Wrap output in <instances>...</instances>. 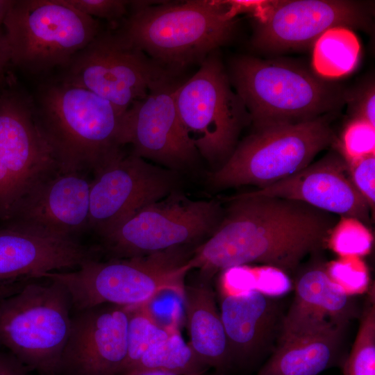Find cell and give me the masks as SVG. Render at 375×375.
I'll return each mask as SVG.
<instances>
[{
    "instance_id": "obj_1",
    "label": "cell",
    "mask_w": 375,
    "mask_h": 375,
    "mask_svg": "<svg viewBox=\"0 0 375 375\" xmlns=\"http://www.w3.org/2000/svg\"><path fill=\"white\" fill-rule=\"evenodd\" d=\"M229 201L219 225L189 260L201 279L210 281L219 272L250 263L292 272L322 248L336 224L330 212L301 201L248 192Z\"/></svg>"
},
{
    "instance_id": "obj_2",
    "label": "cell",
    "mask_w": 375,
    "mask_h": 375,
    "mask_svg": "<svg viewBox=\"0 0 375 375\" xmlns=\"http://www.w3.org/2000/svg\"><path fill=\"white\" fill-rule=\"evenodd\" d=\"M238 3L210 0L131 1L116 30L160 65L178 76L200 65L230 42L235 32Z\"/></svg>"
},
{
    "instance_id": "obj_3",
    "label": "cell",
    "mask_w": 375,
    "mask_h": 375,
    "mask_svg": "<svg viewBox=\"0 0 375 375\" xmlns=\"http://www.w3.org/2000/svg\"><path fill=\"white\" fill-rule=\"evenodd\" d=\"M38 126L62 172L93 173L122 151V116L108 101L59 79L32 97Z\"/></svg>"
},
{
    "instance_id": "obj_4",
    "label": "cell",
    "mask_w": 375,
    "mask_h": 375,
    "mask_svg": "<svg viewBox=\"0 0 375 375\" xmlns=\"http://www.w3.org/2000/svg\"><path fill=\"white\" fill-rule=\"evenodd\" d=\"M193 250L181 247L146 256L90 260L74 271L45 272L35 278L63 285L70 294L72 311L106 303L122 306L150 303L165 292L183 299Z\"/></svg>"
},
{
    "instance_id": "obj_5",
    "label": "cell",
    "mask_w": 375,
    "mask_h": 375,
    "mask_svg": "<svg viewBox=\"0 0 375 375\" xmlns=\"http://www.w3.org/2000/svg\"><path fill=\"white\" fill-rule=\"evenodd\" d=\"M228 77L256 130L312 120L344 104L342 87L290 63L241 56Z\"/></svg>"
},
{
    "instance_id": "obj_6",
    "label": "cell",
    "mask_w": 375,
    "mask_h": 375,
    "mask_svg": "<svg viewBox=\"0 0 375 375\" xmlns=\"http://www.w3.org/2000/svg\"><path fill=\"white\" fill-rule=\"evenodd\" d=\"M46 279L30 278L20 291L0 301V347L31 372L57 375L72 305L63 285Z\"/></svg>"
},
{
    "instance_id": "obj_7",
    "label": "cell",
    "mask_w": 375,
    "mask_h": 375,
    "mask_svg": "<svg viewBox=\"0 0 375 375\" xmlns=\"http://www.w3.org/2000/svg\"><path fill=\"white\" fill-rule=\"evenodd\" d=\"M3 26L10 64L33 74L64 69L101 31L64 0H12Z\"/></svg>"
},
{
    "instance_id": "obj_8",
    "label": "cell",
    "mask_w": 375,
    "mask_h": 375,
    "mask_svg": "<svg viewBox=\"0 0 375 375\" xmlns=\"http://www.w3.org/2000/svg\"><path fill=\"white\" fill-rule=\"evenodd\" d=\"M329 119L327 114L256 130L210 175V183L217 188L255 185L261 189L297 173L335 142Z\"/></svg>"
},
{
    "instance_id": "obj_9",
    "label": "cell",
    "mask_w": 375,
    "mask_h": 375,
    "mask_svg": "<svg viewBox=\"0 0 375 375\" xmlns=\"http://www.w3.org/2000/svg\"><path fill=\"white\" fill-rule=\"evenodd\" d=\"M58 172L36 123L32 97L6 76L0 91V219L11 222L26 199Z\"/></svg>"
},
{
    "instance_id": "obj_10",
    "label": "cell",
    "mask_w": 375,
    "mask_h": 375,
    "mask_svg": "<svg viewBox=\"0 0 375 375\" xmlns=\"http://www.w3.org/2000/svg\"><path fill=\"white\" fill-rule=\"evenodd\" d=\"M216 53L208 55L174 92L177 112L188 138L210 162L227 160L241 129L250 121Z\"/></svg>"
},
{
    "instance_id": "obj_11",
    "label": "cell",
    "mask_w": 375,
    "mask_h": 375,
    "mask_svg": "<svg viewBox=\"0 0 375 375\" xmlns=\"http://www.w3.org/2000/svg\"><path fill=\"white\" fill-rule=\"evenodd\" d=\"M62 69L60 80L104 99L121 115L154 85L178 76L116 29L101 30Z\"/></svg>"
},
{
    "instance_id": "obj_12",
    "label": "cell",
    "mask_w": 375,
    "mask_h": 375,
    "mask_svg": "<svg viewBox=\"0 0 375 375\" xmlns=\"http://www.w3.org/2000/svg\"><path fill=\"white\" fill-rule=\"evenodd\" d=\"M215 201L191 200L174 190L142 208L97 246L108 259L146 256L190 247L214 232L222 218Z\"/></svg>"
},
{
    "instance_id": "obj_13",
    "label": "cell",
    "mask_w": 375,
    "mask_h": 375,
    "mask_svg": "<svg viewBox=\"0 0 375 375\" xmlns=\"http://www.w3.org/2000/svg\"><path fill=\"white\" fill-rule=\"evenodd\" d=\"M94 175L90 188L89 229L101 238L142 208L176 190L177 181L174 172L123 151Z\"/></svg>"
},
{
    "instance_id": "obj_14",
    "label": "cell",
    "mask_w": 375,
    "mask_h": 375,
    "mask_svg": "<svg viewBox=\"0 0 375 375\" xmlns=\"http://www.w3.org/2000/svg\"><path fill=\"white\" fill-rule=\"evenodd\" d=\"M370 18L362 3L347 0L261 1L256 8L251 43L270 52L313 46L335 27L366 29Z\"/></svg>"
},
{
    "instance_id": "obj_15",
    "label": "cell",
    "mask_w": 375,
    "mask_h": 375,
    "mask_svg": "<svg viewBox=\"0 0 375 375\" xmlns=\"http://www.w3.org/2000/svg\"><path fill=\"white\" fill-rule=\"evenodd\" d=\"M177 78L154 85L142 99L135 101L122 115L120 142L131 144L132 153L172 169L191 164L198 151L180 121L174 92Z\"/></svg>"
},
{
    "instance_id": "obj_16",
    "label": "cell",
    "mask_w": 375,
    "mask_h": 375,
    "mask_svg": "<svg viewBox=\"0 0 375 375\" xmlns=\"http://www.w3.org/2000/svg\"><path fill=\"white\" fill-rule=\"evenodd\" d=\"M128 307L72 311L57 375H119L127 356Z\"/></svg>"
},
{
    "instance_id": "obj_17",
    "label": "cell",
    "mask_w": 375,
    "mask_h": 375,
    "mask_svg": "<svg viewBox=\"0 0 375 375\" xmlns=\"http://www.w3.org/2000/svg\"><path fill=\"white\" fill-rule=\"evenodd\" d=\"M248 193L301 201L363 224L369 220L370 208L351 181L347 160L337 153L327 154L287 178Z\"/></svg>"
},
{
    "instance_id": "obj_18",
    "label": "cell",
    "mask_w": 375,
    "mask_h": 375,
    "mask_svg": "<svg viewBox=\"0 0 375 375\" xmlns=\"http://www.w3.org/2000/svg\"><path fill=\"white\" fill-rule=\"evenodd\" d=\"M98 247L11 224L0 228V285L99 259Z\"/></svg>"
},
{
    "instance_id": "obj_19",
    "label": "cell",
    "mask_w": 375,
    "mask_h": 375,
    "mask_svg": "<svg viewBox=\"0 0 375 375\" xmlns=\"http://www.w3.org/2000/svg\"><path fill=\"white\" fill-rule=\"evenodd\" d=\"M90 188V181L83 173L58 172L26 199L10 222L76 238L89 229Z\"/></svg>"
},
{
    "instance_id": "obj_20",
    "label": "cell",
    "mask_w": 375,
    "mask_h": 375,
    "mask_svg": "<svg viewBox=\"0 0 375 375\" xmlns=\"http://www.w3.org/2000/svg\"><path fill=\"white\" fill-rule=\"evenodd\" d=\"M222 293L219 310L232 365L251 367L278 337L283 316L278 300L257 289Z\"/></svg>"
},
{
    "instance_id": "obj_21",
    "label": "cell",
    "mask_w": 375,
    "mask_h": 375,
    "mask_svg": "<svg viewBox=\"0 0 375 375\" xmlns=\"http://www.w3.org/2000/svg\"><path fill=\"white\" fill-rule=\"evenodd\" d=\"M294 291L276 342L334 326L347 327L357 315L352 296L322 265L310 266L301 272Z\"/></svg>"
},
{
    "instance_id": "obj_22",
    "label": "cell",
    "mask_w": 375,
    "mask_h": 375,
    "mask_svg": "<svg viewBox=\"0 0 375 375\" xmlns=\"http://www.w3.org/2000/svg\"><path fill=\"white\" fill-rule=\"evenodd\" d=\"M346 326H334L276 342L256 375H319L341 367Z\"/></svg>"
},
{
    "instance_id": "obj_23",
    "label": "cell",
    "mask_w": 375,
    "mask_h": 375,
    "mask_svg": "<svg viewBox=\"0 0 375 375\" xmlns=\"http://www.w3.org/2000/svg\"><path fill=\"white\" fill-rule=\"evenodd\" d=\"M210 281L185 285L184 303L189 344L210 368L220 375L232 367L228 345Z\"/></svg>"
},
{
    "instance_id": "obj_24",
    "label": "cell",
    "mask_w": 375,
    "mask_h": 375,
    "mask_svg": "<svg viewBox=\"0 0 375 375\" xmlns=\"http://www.w3.org/2000/svg\"><path fill=\"white\" fill-rule=\"evenodd\" d=\"M360 53L359 41L351 29L333 28L313 44L312 67L315 74L322 78H338L355 69Z\"/></svg>"
},
{
    "instance_id": "obj_25",
    "label": "cell",
    "mask_w": 375,
    "mask_h": 375,
    "mask_svg": "<svg viewBox=\"0 0 375 375\" xmlns=\"http://www.w3.org/2000/svg\"><path fill=\"white\" fill-rule=\"evenodd\" d=\"M209 369L176 327L167 339L151 347L126 374L152 369L177 375H203Z\"/></svg>"
},
{
    "instance_id": "obj_26",
    "label": "cell",
    "mask_w": 375,
    "mask_h": 375,
    "mask_svg": "<svg viewBox=\"0 0 375 375\" xmlns=\"http://www.w3.org/2000/svg\"><path fill=\"white\" fill-rule=\"evenodd\" d=\"M127 307L128 350L119 375L128 373L151 347L167 339L176 328L162 326L150 303Z\"/></svg>"
},
{
    "instance_id": "obj_27",
    "label": "cell",
    "mask_w": 375,
    "mask_h": 375,
    "mask_svg": "<svg viewBox=\"0 0 375 375\" xmlns=\"http://www.w3.org/2000/svg\"><path fill=\"white\" fill-rule=\"evenodd\" d=\"M374 294L373 288L365 299L356 337L341 366L343 375H375Z\"/></svg>"
},
{
    "instance_id": "obj_28",
    "label": "cell",
    "mask_w": 375,
    "mask_h": 375,
    "mask_svg": "<svg viewBox=\"0 0 375 375\" xmlns=\"http://www.w3.org/2000/svg\"><path fill=\"white\" fill-rule=\"evenodd\" d=\"M333 249L343 257L365 254L371 248L372 236L360 221L341 217L328 238Z\"/></svg>"
},
{
    "instance_id": "obj_29",
    "label": "cell",
    "mask_w": 375,
    "mask_h": 375,
    "mask_svg": "<svg viewBox=\"0 0 375 375\" xmlns=\"http://www.w3.org/2000/svg\"><path fill=\"white\" fill-rule=\"evenodd\" d=\"M342 156L347 160L375 154V126L361 119H351L342 135Z\"/></svg>"
},
{
    "instance_id": "obj_30",
    "label": "cell",
    "mask_w": 375,
    "mask_h": 375,
    "mask_svg": "<svg viewBox=\"0 0 375 375\" xmlns=\"http://www.w3.org/2000/svg\"><path fill=\"white\" fill-rule=\"evenodd\" d=\"M79 12L93 17L106 19L115 29L128 12L131 1L124 0H64Z\"/></svg>"
},
{
    "instance_id": "obj_31",
    "label": "cell",
    "mask_w": 375,
    "mask_h": 375,
    "mask_svg": "<svg viewBox=\"0 0 375 375\" xmlns=\"http://www.w3.org/2000/svg\"><path fill=\"white\" fill-rule=\"evenodd\" d=\"M344 103L352 119H364L375 126V86L367 81L350 90H346Z\"/></svg>"
},
{
    "instance_id": "obj_32",
    "label": "cell",
    "mask_w": 375,
    "mask_h": 375,
    "mask_svg": "<svg viewBox=\"0 0 375 375\" xmlns=\"http://www.w3.org/2000/svg\"><path fill=\"white\" fill-rule=\"evenodd\" d=\"M347 162L354 186L367 201L370 210L374 212L375 206V154L347 161Z\"/></svg>"
},
{
    "instance_id": "obj_33",
    "label": "cell",
    "mask_w": 375,
    "mask_h": 375,
    "mask_svg": "<svg viewBox=\"0 0 375 375\" xmlns=\"http://www.w3.org/2000/svg\"><path fill=\"white\" fill-rule=\"evenodd\" d=\"M343 258L331 262L327 266L331 277L342 287L344 284L351 287H362L367 280V272L363 264L360 261ZM344 288V287H343Z\"/></svg>"
},
{
    "instance_id": "obj_34",
    "label": "cell",
    "mask_w": 375,
    "mask_h": 375,
    "mask_svg": "<svg viewBox=\"0 0 375 375\" xmlns=\"http://www.w3.org/2000/svg\"><path fill=\"white\" fill-rule=\"evenodd\" d=\"M29 372L12 353L0 347V375H28Z\"/></svg>"
},
{
    "instance_id": "obj_35",
    "label": "cell",
    "mask_w": 375,
    "mask_h": 375,
    "mask_svg": "<svg viewBox=\"0 0 375 375\" xmlns=\"http://www.w3.org/2000/svg\"><path fill=\"white\" fill-rule=\"evenodd\" d=\"M9 64H10V51L3 31L0 26V76L5 75Z\"/></svg>"
},
{
    "instance_id": "obj_36",
    "label": "cell",
    "mask_w": 375,
    "mask_h": 375,
    "mask_svg": "<svg viewBox=\"0 0 375 375\" xmlns=\"http://www.w3.org/2000/svg\"><path fill=\"white\" fill-rule=\"evenodd\" d=\"M27 281L23 279L0 285V301L6 297L12 295L20 291L24 287Z\"/></svg>"
},
{
    "instance_id": "obj_37",
    "label": "cell",
    "mask_w": 375,
    "mask_h": 375,
    "mask_svg": "<svg viewBox=\"0 0 375 375\" xmlns=\"http://www.w3.org/2000/svg\"><path fill=\"white\" fill-rule=\"evenodd\" d=\"M12 0H0V26H3V21L8 13Z\"/></svg>"
},
{
    "instance_id": "obj_38",
    "label": "cell",
    "mask_w": 375,
    "mask_h": 375,
    "mask_svg": "<svg viewBox=\"0 0 375 375\" xmlns=\"http://www.w3.org/2000/svg\"><path fill=\"white\" fill-rule=\"evenodd\" d=\"M126 375H177L167 372L160 371V370H143L140 372H136L134 373L128 374Z\"/></svg>"
},
{
    "instance_id": "obj_39",
    "label": "cell",
    "mask_w": 375,
    "mask_h": 375,
    "mask_svg": "<svg viewBox=\"0 0 375 375\" xmlns=\"http://www.w3.org/2000/svg\"><path fill=\"white\" fill-rule=\"evenodd\" d=\"M5 77H6L5 75L0 76V91H1V88L3 86V85Z\"/></svg>"
}]
</instances>
